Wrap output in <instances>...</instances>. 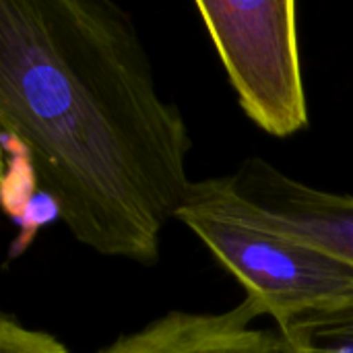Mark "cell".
Returning <instances> with one entry per match:
<instances>
[{
  "mask_svg": "<svg viewBox=\"0 0 353 353\" xmlns=\"http://www.w3.org/2000/svg\"><path fill=\"white\" fill-rule=\"evenodd\" d=\"M292 353H353V294L277 325Z\"/></svg>",
  "mask_w": 353,
  "mask_h": 353,
  "instance_id": "8992f818",
  "label": "cell"
},
{
  "mask_svg": "<svg viewBox=\"0 0 353 353\" xmlns=\"http://www.w3.org/2000/svg\"><path fill=\"white\" fill-rule=\"evenodd\" d=\"M263 314L250 298L225 312L172 310L95 353H292L279 331L252 327Z\"/></svg>",
  "mask_w": 353,
  "mask_h": 353,
  "instance_id": "5b68a950",
  "label": "cell"
},
{
  "mask_svg": "<svg viewBox=\"0 0 353 353\" xmlns=\"http://www.w3.org/2000/svg\"><path fill=\"white\" fill-rule=\"evenodd\" d=\"M182 221L275 325L353 294V267L217 207L186 199Z\"/></svg>",
  "mask_w": 353,
  "mask_h": 353,
  "instance_id": "3957f363",
  "label": "cell"
},
{
  "mask_svg": "<svg viewBox=\"0 0 353 353\" xmlns=\"http://www.w3.org/2000/svg\"><path fill=\"white\" fill-rule=\"evenodd\" d=\"M188 196L353 267L352 194L314 188L263 157H248L230 176L192 182Z\"/></svg>",
  "mask_w": 353,
  "mask_h": 353,
  "instance_id": "277c9868",
  "label": "cell"
},
{
  "mask_svg": "<svg viewBox=\"0 0 353 353\" xmlns=\"http://www.w3.org/2000/svg\"><path fill=\"white\" fill-rule=\"evenodd\" d=\"M0 124L72 238L143 267L184 207L192 139L110 0L0 2Z\"/></svg>",
  "mask_w": 353,
  "mask_h": 353,
  "instance_id": "6da1fadb",
  "label": "cell"
},
{
  "mask_svg": "<svg viewBox=\"0 0 353 353\" xmlns=\"http://www.w3.org/2000/svg\"><path fill=\"white\" fill-rule=\"evenodd\" d=\"M0 353H70V350L46 331L27 329L17 319H0Z\"/></svg>",
  "mask_w": 353,
  "mask_h": 353,
  "instance_id": "52a82bcc",
  "label": "cell"
},
{
  "mask_svg": "<svg viewBox=\"0 0 353 353\" xmlns=\"http://www.w3.org/2000/svg\"><path fill=\"white\" fill-rule=\"evenodd\" d=\"M196 10L244 114L288 139L308 126L294 0H199Z\"/></svg>",
  "mask_w": 353,
  "mask_h": 353,
  "instance_id": "7a4b0ae2",
  "label": "cell"
}]
</instances>
